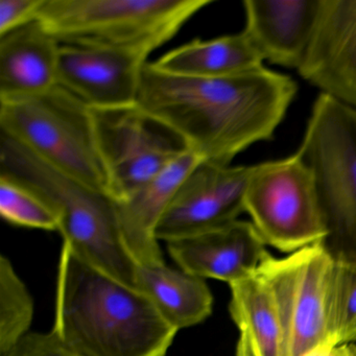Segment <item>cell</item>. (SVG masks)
<instances>
[{
    "label": "cell",
    "instance_id": "cell-1",
    "mask_svg": "<svg viewBox=\"0 0 356 356\" xmlns=\"http://www.w3.org/2000/svg\"><path fill=\"white\" fill-rule=\"evenodd\" d=\"M297 90L293 79L264 66L236 76L195 79L166 74L149 62L137 105L204 161L230 165L254 143L274 137Z\"/></svg>",
    "mask_w": 356,
    "mask_h": 356
},
{
    "label": "cell",
    "instance_id": "cell-2",
    "mask_svg": "<svg viewBox=\"0 0 356 356\" xmlns=\"http://www.w3.org/2000/svg\"><path fill=\"white\" fill-rule=\"evenodd\" d=\"M177 332L143 291L63 243L51 333L64 347L79 356H165Z\"/></svg>",
    "mask_w": 356,
    "mask_h": 356
},
{
    "label": "cell",
    "instance_id": "cell-3",
    "mask_svg": "<svg viewBox=\"0 0 356 356\" xmlns=\"http://www.w3.org/2000/svg\"><path fill=\"white\" fill-rule=\"evenodd\" d=\"M0 176L22 183L53 207L63 243L79 258L136 287L138 264L124 243L113 197L56 170L1 133Z\"/></svg>",
    "mask_w": 356,
    "mask_h": 356
},
{
    "label": "cell",
    "instance_id": "cell-4",
    "mask_svg": "<svg viewBox=\"0 0 356 356\" xmlns=\"http://www.w3.org/2000/svg\"><path fill=\"white\" fill-rule=\"evenodd\" d=\"M211 0H42L37 20L61 44L143 49L176 36Z\"/></svg>",
    "mask_w": 356,
    "mask_h": 356
},
{
    "label": "cell",
    "instance_id": "cell-5",
    "mask_svg": "<svg viewBox=\"0 0 356 356\" xmlns=\"http://www.w3.org/2000/svg\"><path fill=\"white\" fill-rule=\"evenodd\" d=\"M0 133L56 170L109 195L92 110L60 85L35 97L0 101Z\"/></svg>",
    "mask_w": 356,
    "mask_h": 356
},
{
    "label": "cell",
    "instance_id": "cell-6",
    "mask_svg": "<svg viewBox=\"0 0 356 356\" xmlns=\"http://www.w3.org/2000/svg\"><path fill=\"white\" fill-rule=\"evenodd\" d=\"M298 153L314 178L335 261L356 264V112L326 95L314 102Z\"/></svg>",
    "mask_w": 356,
    "mask_h": 356
},
{
    "label": "cell",
    "instance_id": "cell-7",
    "mask_svg": "<svg viewBox=\"0 0 356 356\" xmlns=\"http://www.w3.org/2000/svg\"><path fill=\"white\" fill-rule=\"evenodd\" d=\"M245 209L266 245L284 253L326 238L314 178L298 152L254 165Z\"/></svg>",
    "mask_w": 356,
    "mask_h": 356
},
{
    "label": "cell",
    "instance_id": "cell-8",
    "mask_svg": "<svg viewBox=\"0 0 356 356\" xmlns=\"http://www.w3.org/2000/svg\"><path fill=\"white\" fill-rule=\"evenodd\" d=\"M92 115L109 195L114 200L128 197L189 151L177 133L137 104L92 110Z\"/></svg>",
    "mask_w": 356,
    "mask_h": 356
},
{
    "label": "cell",
    "instance_id": "cell-9",
    "mask_svg": "<svg viewBox=\"0 0 356 356\" xmlns=\"http://www.w3.org/2000/svg\"><path fill=\"white\" fill-rule=\"evenodd\" d=\"M333 264L332 256L320 243L280 259L272 256L257 270L276 302L285 356H305L321 346H332L329 289Z\"/></svg>",
    "mask_w": 356,
    "mask_h": 356
},
{
    "label": "cell",
    "instance_id": "cell-10",
    "mask_svg": "<svg viewBox=\"0 0 356 356\" xmlns=\"http://www.w3.org/2000/svg\"><path fill=\"white\" fill-rule=\"evenodd\" d=\"M254 165L201 161L181 183L156 236L165 243L193 236L238 220Z\"/></svg>",
    "mask_w": 356,
    "mask_h": 356
},
{
    "label": "cell",
    "instance_id": "cell-11",
    "mask_svg": "<svg viewBox=\"0 0 356 356\" xmlns=\"http://www.w3.org/2000/svg\"><path fill=\"white\" fill-rule=\"evenodd\" d=\"M149 55L143 49L61 44L58 85L92 110L136 105Z\"/></svg>",
    "mask_w": 356,
    "mask_h": 356
},
{
    "label": "cell",
    "instance_id": "cell-12",
    "mask_svg": "<svg viewBox=\"0 0 356 356\" xmlns=\"http://www.w3.org/2000/svg\"><path fill=\"white\" fill-rule=\"evenodd\" d=\"M300 76L356 112V0H321Z\"/></svg>",
    "mask_w": 356,
    "mask_h": 356
},
{
    "label": "cell",
    "instance_id": "cell-13",
    "mask_svg": "<svg viewBox=\"0 0 356 356\" xmlns=\"http://www.w3.org/2000/svg\"><path fill=\"white\" fill-rule=\"evenodd\" d=\"M166 245L181 270L229 285L255 274L272 257L254 225L245 220H237Z\"/></svg>",
    "mask_w": 356,
    "mask_h": 356
},
{
    "label": "cell",
    "instance_id": "cell-14",
    "mask_svg": "<svg viewBox=\"0 0 356 356\" xmlns=\"http://www.w3.org/2000/svg\"><path fill=\"white\" fill-rule=\"evenodd\" d=\"M321 0H245L243 32L264 61L297 70L309 47Z\"/></svg>",
    "mask_w": 356,
    "mask_h": 356
},
{
    "label": "cell",
    "instance_id": "cell-15",
    "mask_svg": "<svg viewBox=\"0 0 356 356\" xmlns=\"http://www.w3.org/2000/svg\"><path fill=\"white\" fill-rule=\"evenodd\" d=\"M201 161L197 154L187 151L128 197L115 200L122 237L137 264H164L156 231L181 183Z\"/></svg>",
    "mask_w": 356,
    "mask_h": 356
},
{
    "label": "cell",
    "instance_id": "cell-16",
    "mask_svg": "<svg viewBox=\"0 0 356 356\" xmlns=\"http://www.w3.org/2000/svg\"><path fill=\"white\" fill-rule=\"evenodd\" d=\"M60 47L38 20L0 37V101L35 97L57 86Z\"/></svg>",
    "mask_w": 356,
    "mask_h": 356
},
{
    "label": "cell",
    "instance_id": "cell-17",
    "mask_svg": "<svg viewBox=\"0 0 356 356\" xmlns=\"http://www.w3.org/2000/svg\"><path fill=\"white\" fill-rule=\"evenodd\" d=\"M264 60L243 31L210 40L195 39L153 62L166 74L184 78L236 76L264 66Z\"/></svg>",
    "mask_w": 356,
    "mask_h": 356
},
{
    "label": "cell",
    "instance_id": "cell-18",
    "mask_svg": "<svg viewBox=\"0 0 356 356\" xmlns=\"http://www.w3.org/2000/svg\"><path fill=\"white\" fill-rule=\"evenodd\" d=\"M136 289L178 331L204 322L212 312L213 297L205 279L165 264H138Z\"/></svg>",
    "mask_w": 356,
    "mask_h": 356
},
{
    "label": "cell",
    "instance_id": "cell-19",
    "mask_svg": "<svg viewBox=\"0 0 356 356\" xmlns=\"http://www.w3.org/2000/svg\"><path fill=\"white\" fill-rule=\"evenodd\" d=\"M230 289L231 316L250 335L258 356H285L282 323L268 283L256 272Z\"/></svg>",
    "mask_w": 356,
    "mask_h": 356
},
{
    "label": "cell",
    "instance_id": "cell-20",
    "mask_svg": "<svg viewBox=\"0 0 356 356\" xmlns=\"http://www.w3.org/2000/svg\"><path fill=\"white\" fill-rule=\"evenodd\" d=\"M34 301L6 256L0 258V355L11 351L30 333Z\"/></svg>",
    "mask_w": 356,
    "mask_h": 356
},
{
    "label": "cell",
    "instance_id": "cell-21",
    "mask_svg": "<svg viewBox=\"0 0 356 356\" xmlns=\"http://www.w3.org/2000/svg\"><path fill=\"white\" fill-rule=\"evenodd\" d=\"M0 214L15 226L59 231L53 207L32 189L5 176H0Z\"/></svg>",
    "mask_w": 356,
    "mask_h": 356
},
{
    "label": "cell",
    "instance_id": "cell-22",
    "mask_svg": "<svg viewBox=\"0 0 356 356\" xmlns=\"http://www.w3.org/2000/svg\"><path fill=\"white\" fill-rule=\"evenodd\" d=\"M329 332L333 347L356 341V264L334 260L329 289Z\"/></svg>",
    "mask_w": 356,
    "mask_h": 356
},
{
    "label": "cell",
    "instance_id": "cell-23",
    "mask_svg": "<svg viewBox=\"0 0 356 356\" xmlns=\"http://www.w3.org/2000/svg\"><path fill=\"white\" fill-rule=\"evenodd\" d=\"M42 0H0V37L36 22Z\"/></svg>",
    "mask_w": 356,
    "mask_h": 356
},
{
    "label": "cell",
    "instance_id": "cell-24",
    "mask_svg": "<svg viewBox=\"0 0 356 356\" xmlns=\"http://www.w3.org/2000/svg\"><path fill=\"white\" fill-rule=\"evenodd\" d=\"M0 356H79L64 347L53 333L30 332L11 351Z\"/></svg>",
    "mask_w": 356,
    "mask_h": 356
},
{
    "label": "cell",
    "instance_id": "cell-25",
    "mask_svg": "<svg viewBox=\"0 0 356 356\" xmlns=\"http://www.w3.org/2000/svg\"><path fill=\"white\" fill-rule=\"evenodd\" d=\"M330 356H356V346L351 343L333 347Z\"/></svg>",
    "mask_w": 356,
    "mask_h": 356
},
{
    "label": "cell",
    "instance_id": "cell-26",
    "mask_svg": "<svg viewBox=\"0 0 356 356\" xmlns=\"http://www.w3.org/2000/svg\"><path fill=\"white\" fill-rule=\"evenodd\" d=\"M236 356H258V354L253 346L250 343H243L237 348Z\"/></svg>",
    "mask_w": 356,
    "mask_h": 356
},
{
    "label": "cell",
    "instance_id": "cell-27",
    "mask_svg": "<svg viewBox=\"0 0 356 356\" xmlns=\"http://www.w3.org/2000/svg\"><path fill=\"white\" fill-rule=\"evenodd\" d=\"M333 347L330 345L321 346L316 349L312 350L309 353L306 354L305 356H330L331 351Z\"/></svg>",
    "mask_w": 356,
    "mask_h": 356
}]
</instances>
